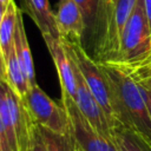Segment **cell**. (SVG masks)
<instances>
[{
  "label": "cell",
  "instance_id": "cell-1",
  "mask_svg": "<svg viewBox=\"0 0 151 151\" xmlns=\"http://www.w3.org/2000/svg\"><path fill=\"white\" fill-rule=\"evenodd\" d=\"M99 64L109 83L116 124L132 130L151 146V117L138 83L114 64Z\"/></svg>",
  "mask_w": 151,
  "mask_h": 151
},
{
  "label": "cell",
  "instance_id": "cell-2",
  "mask_svg": "<svg viewBox=\"0 0 151 151\" xmlns=\"http://www.w3.org/2000/svg\"><path fill=\"white\" fill-rule=\"evenodd\" d=\"M127 72L151 64V29L144 0H137L124 28L118 54L113 63Z\"/></svg>",
  "mask_w": 151,
  "mask_h": 151
},
{
  "label": "cell",
  "instance_id": "cell-3",
  "mask_svg": "<svg viewBox=\"0 0 151 151\" xmlns=\"http://www.w3.org/2000/svg\"><path fill=\"white\" fill-rule=\"evenodd\" d=\"M61 41L70 58L72 59V61L76 64V66L80 71L91 92L93 93V96L100 104L101 109L104 110L105 116L112 127L116 124V119H114V113H113L112 104H111L109 83L103 72L100 64L96 59H93L92 55H90V53L85 50L83 44L71 42V41L63 40V39Z\"/></svg>",
  "mask_w": 151,
  "mask_h": 151
},
{
  "label": "cell",
  "instance_id": "cell-4",
  "mask_svg": "<svg viewBox=\"0 0 151 151\" xmlns=\"http://www.w3.org/2000/svg\"><path fill=\"white\" fill-rule=\"evenodd\" d=\"M137 0H112L110 4L103 33L93 51V59L98 63H113L120 46L124 28L136 6Z\"/></svg>",
  "mask_w": 151,
  "mask_h": 151
},
{
  "label": "cell",
  "instance_id": "cell-5",
  "mask_svg": "<svg viewBox=\"0 0 151 151\" xmlns=\"http://www.w3.org/2000/svg\"><path fill=\"white\" fill-rule=\"evenodd\" d=\"M22 100L35 125L47 127L60 134H66L71 130L70 118L65 107L52 100L38 84L28 88Z\"/></svg>",
  "mask_w": 151,
  "mask_h": 151
},
{
  "label": "cell",
  "instance_id": "cell-6",
  "mask_svg": "<svg viewBox=\"0 0 151 151\" xmlns=\"http://www.w3.org/2000/svg\"><path fill=\"white\" fill-rule=\"evenodd\" d=\"M61 104L68 114L73 137L84 151H117L112 140L91 125L78 109L76 100L67 92L61 91Z\"/></svg>",
  "mask_w": 151,
  "mask_h": 151
},
{
  "label": "cell",
  "instance_id": "cell-7",
  "mask_svg": "<svg viewBox=\"0 0 151 151\" xmlns=\"http://www.w3.org/2000/svg\"><path fill=\"white\" fill-rule=\"evenodd\" d=\"M72 60V59H71ZM76 76V104L80 112L85 116V118L91 123V125L103 136L111 139V125L105 116L104 110L100 104L91 92L86 81L84 80L80 71L72 61Z\"/></svg>",
  "mask_w": 151,
  "mask_h": 151
},
{
  "label": "cell",
  "instance_id": "cell-8",
  "mask_svg": "<svg viewBox=\"0 0 151 151\" xmlns=\"http://www.w3.org/2000/svg\"><path fill=\"white\" fill-rule=\"evenodd\" d=\"M6 97L11 119L17 133L19 151H29L32 132L34 127V123L29 116V112L22 100L9 86L7 83L1 80V90Z\"/></svg>",
  "mask_w": 151,
  "mask_h": 151
},
{
  "label": "cell",
  "instance_id": "cell-9",
  "mask_svg": "<svg viewBox=\"0 0 151 151\" xmlns=\"http://www.w3.org/2000/svg\"><path fill=\"white\" fill-rule=\"evenodd\" d=\"M55 20L60 39L83 44L86 26L76 0H59Z\"/></svg>",
  "mask_w": 151,
  "mask_h": 151
},
{
  "label": "cell",
  "instance_id": "cell-10",
  "mask_svg": "<svg viewBox=\"0 0 151 151\" xmlns=\"http://www.w3.org/2000/svg\"><path fill=\"white\" fill-rule=\"evenodd\" d=\"M44 41L48 48L51 58L57 68L61 91L67 92L73 99L76 97V76L72 60L60 38L52 35H42Z\"/></svg>",
  "mask_w": 151,
  "mask_h": 151
},
{
  "label": "cell",
  "instance_id": "cell-11",
  "mask_svg": "<svg viewBox=\"0 0 151 151\" xmlns=\"http://www.w3.org/2000/svg\"><path fill=\"white\" fill-rule=\"evenodd\" d=\"M76 2L80 7L86 26L84 38L92 46V51H94L104 27L106 14L105 0H76Z\"/></svg>",
  "mask_w": 151,
  "mask_h": 151
},
{
  "label": "cell",
  "instance_id": "cell-12",
  "mask_svg": "<svg viewBox=\"0 0 151 151\" xmlns=\"http://www.w3.org/2000/svg\"><path fill=\"white\" fill-rule=\"evenodd\" d=\"M20 9L28 14L40 29L41 35L60 38L57 27L55 13L52 11L48 0H20Z\"/></svg>",
  "mask_w": 151,
  "mask_h": 151
},
{
  "label": "cell",
  "instance_id": "cell-13",
  "mask_svg": "<svg viewBox=\"0 0 151 151\" xmlns=\"http://www.w3.org/2000/svg\"><path fill=\"white\" fill-rule=\"evenodd\" d=\"M21 9L19 8L18 13V21H17V29L14 34V48L15 53L19 60V64L24 71V74L26 77V80L28 83V86L32 87L37 85L35 81V72H34V64L32 59V53L29 50L25 26H24V20H22V14Z\"/></svg>",
  "mask_w": 151,
  "mask_h": 151
},
{
  "label": "cell",
  "instance_id": "cell-14",
  "mask_svg": "<svg viewBox=\"0 0 151 151\" xmlns=\"http://www.w3.org/2000/svg\"><path fill=\"white\" fill-rule=\"evenodd\" d=\"M1 80L7 83L8 86L21 98H24L29 88L24 71L19 64L14 44L8 54L1 59Z\"/></svg>",
  "mask_w": 151,
  "mask_h": 151
},
{
  "label": "cell",
  "instance_id": "cell-15",
  "mask_svg": "<svg viewBox=\"0 0 151 151\" xmlns=\"http://www.w3.org/2000/svg\"><path fill=\"white\" fill-rule=\"evenodd\" d=\"M111 140L117 151H151V146L140 136L120 124L111 127Z\"/></svg>",
  "mask_w": 151,
  "mask_h": 151
},
{
  "label": "cell",
  "instance_id": "cell-16",
  "mask_svg": "<svg viewBox=\"0 0 151 151\" xmlns=\"http://www.w3.org/2000/svg\"><path fill=\"white\" fill-rule=\"evenodd\" d=\"M19 7L13 1L6 8V11L1 14L0 20V57L5 58L11 47L14 44V34L17 29Z\"/></svg>",
  "mask_w": 151,
  "mask_h": 151
},
{
  "label": "cell",
  "instance_id": "cell-17",
  "mask_svg": "<svg viewBox=\"0 0 151 151\" xmlns=\"http://www.w3.org/2000/svg\"><path fill=\"white\" fill-rule=\"evenodd\" d=\"M0 151H19L17 133L2 91H0Z\"/></svg>",
  "mask_w": 151,
  "mask_h": 151
},
{
  "label": "cell",
  "instance_id": "cell-18",
  "mask_svg": "<svg viewBox=\"0 0 151 151\" xmlns=\"http://www.w3.org/2000/svg\"><path fill=\"white\" fill-rule=\"evenodd\" d=\"M47 151H72V130L66 134L57 133L47 127L37 125Z\"/></svg>",
  "mask_w": 151,
  "mask_h": 151
},
{
  "label": "cell",
  "instance_id": "cell-19",
  "mask_svg": "<svg viewBox=\"0 0 151 151\" xmlns=\"http://www.w3.org/2000/svg\"><path fill=\"white\" fill-rule=\"evenodd\" d=\"M136 81L138 83L140 91L143 93V97L146 101L147 109H149V113L151 117V79H136Z\"/></svg>",
  "mask_w": 151,
  "mask_h": 151
},
{
  "label": "cell",
  "instance_id": "cell-20",
  "mask_svg": "<svg viewBox=\"0 0 151 151\" xmlns=\"http://www.w3.org/2000/svg\"><path fill=\"white\" fill-rule=\"evenodd\" d=\"M29 151H47L46 146H45V143H44V139H42L37 125H34V127H33Z\"/></svg>",
  "mask_w": 151,
  "mask_h": 151
},
{
  "label": "cell",
  "instance_id": "cell-21",
  "mask_svg": "<svg viewBox=\"0 0 151 151\" xmlns=\"http://www.w3.org/2000/svg\"><path fill=\"white\" fill-rule=\"evenodd\" d=\"M134 79H151V64L146 67H143L140 70H137L134 72H129Z\"/></svg>",
  "mask_w": 151,
  "mask_h": 151
},
{
  "label": "cell",
  "instance_id": "cell-22",
  "mask_svg": "<svg viewBox=\"0 0 151 151\" xmlns=\"http://www.w3.org/2000/svg\"><path fill=\"white\" fill-rule=\"evenodd\" d=\"M145 1V8H146V14H147V19H149V25H150V29H151V0H144Z\"/></svg>",
  "mask_w": 151,
  "mask_h": 151
},
{
  "label": "cell",
  "instance_id": "cell-23",
  "mask_svg": "<svg viewBox=\"0 0 151 151\" xmlns=\"http://www.w3.org/2000/svg\"><path fill=\"white\" fill-rule=\"evenodd\" d=\"M13 1L14 0H0V14H2L6 11V8L9 6V4Z\"/></svg>",
  "mask_w": 151,
  "mask_h": 151
},
{
  "label": "cell",
  "instance_id": "cell-24",
  "mask_svg": "<svg viewBox=\"0 0 151 151\" xmlns=\"http://www.w3.org/2000/svg\"><path fill=\"white\" fill-rule=\"evenodd\" d=\"M72 136H73V133H72ZM72 151H84V150L78 145V143H77L76 139H74V137H72Z\"/></svg>",
  "mask_w": 151,
  "mask_h": 151
},
{
  "label": "cell",
  "instance_id": "cell-25",
  "mask_svg": "<svg viewBox=\"0 0 151 151\" xmlns=\"http://www.w3.org/2000/svg\"><path fill=\"white\" fill-rule=\"evenodd\" d=\"M112 2V0H105V4H106V11H107V8H109V6H110V4ZM106 15V14H105ZM103 33V32H101Z\"/></svg>",
  "mask_w": 151,
  "mask_h": 151
}]
</instances>
